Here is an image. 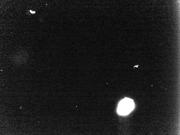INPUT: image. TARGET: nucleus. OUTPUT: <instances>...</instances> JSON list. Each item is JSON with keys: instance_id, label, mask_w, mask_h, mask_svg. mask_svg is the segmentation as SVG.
<instances>
[{"instance_id": "obj_2", "label": "nucleus", "mask_w": 180, "mask_h": 135, "mask_svg": "<svg viewBox=\"0 0 180 135\" xmlns=\"http://www.w3.org/2000/svg\"><path fill=\"white\" fill-rule=\"evenodd\" d=\"M30 12L31 13L33 14H34L35 13V12H32V11H31V10H30Z\"/></svg>"}, {"instance_id": "obj_1", "label": "nucleus", "mask_w": 180, "mask_h": 135, "mask_svg": "<svg viewBox=\"0 0 180 135\" xmlns=\"http://www.w3.org/2000/svg\"><path fill=\"white\" fill-rule=\"evenodd\" d=\"M135 104L133 100L130 98H125L119 102L117 110L118 113L121 116L129 115L134 109Z\"/></svg>"}]
</instances>
